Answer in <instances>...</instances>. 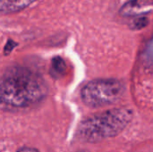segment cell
<instances>
[{"label":"cell","mask_w":153,"mask_h":152,"mask_svg":"<svg viewBox=\"0 0 153 152\" xmlns=\"http://www.w3.org/2000/svg\"><path fill=\"white\" fill-rule=\"evenodd\" d=\"M132 118L131 109L125 108L109 109L82 121L78 128V136L84 142H99L119 134Z\"/></svg>","instance_id":"2"},{"label":"cell","mask_w":153,"mask_h":152,"mask_svg":"<svg viewBox=\"0 0 153 152\" xmlns=\"http://www.w3.org/2000/svg\"><path fill=\"white\" fill-rule=\"evenodd\" d=\"M149 24V19L145 16H140L136 19L132 20V22L129 23V27L133 30H139L143 28H145Z\"/></svg>","instance_id":"7"},{"label":"cell","mask_w":153,"mask_h":152,"mask_svg":"<svg viewBox=\"0 0 153 152\" xmlns=\"http://www.w3.org/2000/svg\"><path fill=\"white\" fill-rule=\"evenodd\" d=\"M125 85L115 79L89 82L81 90L82 102L90 108H104L116 104L125 93Z\"/></svg>","instance_id":"3"},{"label":"cell","mask_w":153,"mask_h":152,"mask_svg":"<svg viewBox=\"0 0 153 152\" xmlns=\"http://www.w3.org/2000/svg\"><path fill=\"white\" fill-rule=\"evenodd\" d=\"M48 93V84L39 73L13 67L0 79V108L13 112L28 109L42 102Z\"/></svg>","instance_id":"1"},{"label":"cell","mask_w":153,"mask_h":152,"mask_svg":"<svg viewBox=\"0 0 153 152\" xmlns=\"http://www.w3.org/2000/svg\"><path fill=\"white\" fill-rule=\"evenodd\" d=\"M15 46H16V43H14V42L12 41L11 39L8 40L7 43H6V45H5V47H4V54H5V55H8V54L13 50V48Z\"/></svg>","instance_id":"9"},{"label":"cell","mask_w":153,"mask_h":152,"mask_svg":"<svg viewBox=\"0 0 153 152\" xmlns=\"http://www.w3.org/2000/svg\"><path fill=\"white\" fill-rule=\"evenodd\" d=\"M152 5L153 0H130L121 7L119 13L125 17L137 16L146 13V10Z\"/></svg>","instance_id":"4"},{"label":"cell","mask_w":153,"mask_h":152,"mask_svg":"<svg viewBox=\"0 0 153 152\" xmlns=\"http://www.w3.org/2000/svg\"><path fill=\"white\" fill-rule=\"evenodd\" d=\"M65 69H66L65 62L61 57L56 56L52 59L50 73L53 77H55V78L60 77L65 72Z\"/></svg>","instance_id":"6"},{"label":"cell","mask_w":153,"mask_h":152,"mask_svg":"<svg viewBox=\"0 0 153 152\" xmlns=\"http://www.w3.org/2000/svg\"><path fill=\"white\" fill-rule=\"evenodd\" d=\"M16 152H39L37 149L35 148H31V147H24L20 149L19 151H17Z\"/></svg>","instance_id":"10"},{"label":"cell","mask_w":153,"mask_h":152,"mask_svg":"<svg viewBox=\"0 0 153 152\" xmlns=\"http://www.w3.org/2000/svg\"><path fill=\"white\" fill-rule=\"evenodd\" d=\"M36 0H0V12H16L25 8Z\"/></svg>","instance_id":"5"},{"label":"cell","mask_w":153,"mask_h":152,"mask_svg":"<svg viewBox=\"0 0 153 152\" xmlns=\"http://www.w3.org/2000/svg\"><path fill=\"white\" fill-rule=\"evenodd\" d=\"M144 56L148 61L153 62V37L149 41L144 51Z\"/></svg>","instance_id":"8"}]
</instances>
